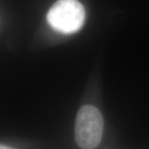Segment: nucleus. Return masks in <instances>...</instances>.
Here are the masks:
<instances>
[{"label":"nucleus","instance_id":"3","mask_svg":"<svg viewBox=\"0 0 149 149\" xmlns=\"http://www.w3.org/2000/svg\"><path fill=\"white\" fill-rule=\"evenodd\" d=\"M0 149H14V148H9V147H7V146L1 145V144H0Z\"/></svg>","mask_w":149,"mask_h":149},{"label":"nucleus","instance_id":"2","mask_svg":"<svg viewBox=\"0 0 149 149\" xmlns=\"http://www.w3.org/2000/svg\"><path fill=\"white\" fill-rule=\"evenodd\" d=\"M47 21L55 30L62 33H74L83 26L85 11L77 0H58L50 8Z\"/></svg>","mask_w":149,"mask_h":149},{"label":"nucleus","instance_id":"1","mask_svg":"<svg viewBox=\"0 0 149 149\" xmlns=\"http://www.w3.org/2000/svg\"><path fill=\"white\" fill-rule=\"evenodd\" d=\"M104 132L101 113L95 106L84 105L77 113L74 139L82 149H94L100 144Z\"/></svg>","mask_w":149,"mask_h":149}]
</instances>
